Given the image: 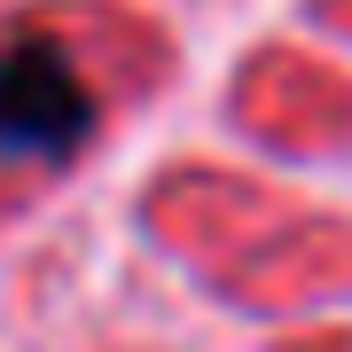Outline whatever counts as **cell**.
I'll use <instances>...</instances> for the list:
<instances>
[{
  "label": "cell",
  "instance_id": "1",
  "mask_svg": "<svg viewBox=\"0 0 352 352\" xmlns=\"http://www.w3.org/2000/svg\"><path fill=\"white\" fill-rule=\"evenodd\" d=\"M87 126L94 102L47 39L0 47V157H71Z\"/></svg>",
  "mask_w": 352,
  "mask_h": 352
}]
</instances>
